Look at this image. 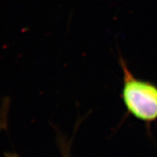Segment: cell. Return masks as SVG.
Returning <instances> with one entry per match:
<instances>
[{
	"instance_id": "1",
	"label": "cell",
	"mask_w": 157,
	"mask_h": 157,
	"mask_svg": "<svg viewBox=\"0 0 157 157\" xmlns=\"http://www.w3.org/2000/svg\"><path fill=\"white\" fill-rule=\"evenodd\" d=\"M119 62L122 72L121 97L127 109L144 121L157 119V86L151 81L136 77L129 69L121 54Z\"/></svg>"
},
{
	"instance_id": "2",
	"label": "cell",
	"mask_w": 157,
	"mask_h": 157,
	"mask_svg": "<svg viewBox=\"0 0 157 157\" xmlns=\"http://www.w3.org/2000/svg\"><path fill=\"white\" fill-rule=\"evenodd\" d=\"M11 157H15V156H11Z\"/></svg>"
}]
</instances>
